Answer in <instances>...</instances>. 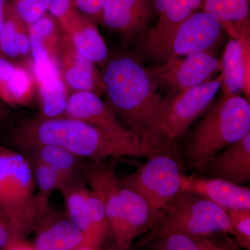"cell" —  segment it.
<instances>
[{
  "mask_svg": "<svg viewBox=\"0 0 250 250\" xmlns=\"http://www.w3.org/2000/svg\"><path fill=\"white\" fill-rule=\"evenodd\" d=\"M101 79L106 103L123 124L149 146L172 150L164 133L167 99L147 67L132 57H118L108 62Z\"/></svg>",
  "mask_w": 250,
  "mask_h": 250,
  "instance_id": "1",
  "label": "cell"
},
{
  "mask_svg": "<svg viewBox=\"0 0 250 250\" xmlns=\"http://www.w3.org/2000/svg\"><path fill=\"white\" fill-rule=\"evenodd\" d=\"M19 149L50 145L63 148L83 160L101 161L125 156L148 158L166 151L149 146L141 138H126L69 118L42 117L21 123L10 136Z\"/></svg>",
  "mask_w": 250,
  "mask_h": 250,
  "instance_id": "2",
  "label": "cell"
},
{
  "mask_svg": "<svg viewBox=\"0 0 250 250\" xmlns=\"http://www.w3.org/2000/svg\"><path fill=\"white\" fill-rule=\"evenodd\" d=\"M250 133V100L241 95H223L188 134L186 164L201 172L212 157Z\"/></svg>",
  "mask_w": 250,
  "mask_h": 250,
  "instance_id": "3",
  "label": "cell"
},
{
  "mask_svg": "<svg viewBox=\"0 0 250 250\" xmlns=\"http://www.w3.org/2000/svg\"><path fill=\"white\" fill-rule=\"evenodd\" d=\"M36 192L30 161L22 152L0 146V213L18 237L26 238L37 226Z\"/></svg>",
  "mask_w": 250,
  "mask_h": 250,
  "instance_id": "4",
  "label": "cell"
},
{
  "mask_svg": "<svg viewBox=\"0 0 250 250\" xmlns=\"http://www.w3.org/2000/svg\"><path fill=\"white\" fill-rule=\"evenodd\" d=\"M229 233L226 210L195 192L182 190L155 226L143 235L138 247L143 248L154 238L166 235Z\"/></svg>",
  "mask_w": 250,
  "mask_h": 250,
  "instance_id": "5",
  "label": "cell"
},
{
  "mask_svg": "<svg viewBox=\"0 0 250 250\" xmlns=\"http://www.w3.org/2000/svg\"><path fill=\"white\" fill-rule=\"evenodd\" d=\"M147 159L138 170L120 179L147 203L152 229L182 191L181 177L183 173L172 150Z\"/></svg>",
  "mask_w": 250,
  "mask_h": 250,
  "instance_id": "6",
  "label": "cell"
},
{
  "mask_svg": "<svg viewBox=\"0 0 250 250\" xmlns=\"http://www.w3.org/2000/svg\"><path fill=\"white\" fill-rule=\"evenodd\" d=\"M223 29L213 16L197 11L170 34L141 50L151 58L162 62L171 57L210 51L222 35Z\"/></svg>",
  "mask_w": 250,
  "mask_h": 250,
  "instance_id": "7",
  "label": "cell"
},
{
  "mask_svg": "<svg viewBox=\"0 0 250 250\" xmlns=\"http://www.w3.org/2000/svg\"><path fill=\"white\" fill-rule=\"evenodd\" d=\"M117 159L83 160L82 174L88 188L103 202L108 224L106 244L108 250H126L124 240V203L120 177L116 174Z\"/></svg>",
  "mask_w": 250,
  "mask_h": 250,
  "instance_id": "8",
  "label": "cell"
},
{
  "mask_svg": "<svg viewBox=\"0 0 250 250\" xmlns=\"http://www.w3.org/2000/svg\"><path fill=\"white\" fill-rule=\"evenodd\" d=\"M223 62L211 51H204L184 57H171L147 67L159 90L167 92L166 99L213 80L221 72Z\"/></svg>",
  "mask_w": 250,
  "mask_h": 250,
  "instance_id": "9",
  "label": "cell"
},
{
  "mask_svg": "<svg viewBox=\"0 0 250 250\" xmlns=\"http://www.w3.org/2000/svg\"><path fill=\"white\" fill-rule=\"evenodd\" d=\"M221 85L220 74L209 82L167 99L164 133L170 144L174 140L184 137L192 125L207 113L221 89Z\"/></svg>",
  "mask_w": 250,
  "mask_h": 250,
  "instance_id": "10",
  "label": "cell"
},
{
  "mask_svg": "<svg viewBox=\"0 0 250 250\" xmlns=\"http://www.w3.org/2000/svg\"><path fill=\"white\" fill-rule=\"evenodd\" d=\"M63 116L80 120L123 137H139L128 129L107 103L94 92L78 91L72 95L67 99Z\"/></svg>",
  "mask_w": 250,
  "mask_h": 250,
  "instance_id": "11",
  "label": "cell"
},
{
  "mask_svg": "<svg viewBox=\"0 0 250 250\" xmlns=\"http://www.w3.org/2000/svg\"><path fill=\"white\" fill-rule=\"evenodd\" d=\"M154 11L150 0H106L98 17L110 29L129 38L142 37Z\"/></svg>",
  "mask_w": 250,
  "mask_h": 250,
  "instance_id": "12",
  "label": "cell"
},
{
  "mask_svg": "<svg viewBox=\"0 0 250 250\" xmlns=\"http://www.w3.org/2000/svg\"><path fill=\"white\" fill-rule=\"evenodd\" d=\"M201 172L208 178L248 186L250 182V133L212 157Z\"/></svg>",
  "mask_w": 250,
  "mask_h": 250,
  "instance_id": "13",
  "label": "cell"
},
{
  "mask_svg": "<svg viewBox=\"0 0 250 250\" xmlns=\"http://www.w3.org/2000/svg\"><path fill=\"white\" fill-rule=\"evenodd\" d=\"M182 190L195 192L225 210L250 209V189L223 179L187 176L181 177Z\"/></svg>",
  "mask_w": 250,
  "mask_h": 250,
  "instance_id": "14",
  "label": "cell"
},
{
  "mask_svg": "<svg viewBox=\"0 0 250 250\" xmlns=\"http://www.w3.org/2000/svg\"><path fill=\"white\" fill-rule=\"evenodd\" d=\"M59 20L65 38L78 53L93 63L106 60L107 46L95 23L70 9Z\"/></svg>",
  "mask_w": 250,
  "mask_h": 250,
  "instance_id": "15",
  "label": "cell"
},
{
  "mask_svg": "<svg viewBox=\"0 0 250 250\" xmlns=\"http://www.w3.org/2000/svg\"><path fill=\"white\" fill-rule=\"evenodd\" d=\"M36 250H75L85 243V237L68 218H60L49 211L34 230Z\"/></svg>",
  "mask_w": 250,
  "mask_h": 250,
  "instance_id": "16",
  "label": "cell"
},
{
  "mask_svg": "<svg viewBox=\"0 0 250 250\" xmlns=\"http://www.w3.org/2000/svg\"><path fill=\"white\" fill-rule=\"evenodd\" d=\"M141 249L148 250H243L228 233L205 235H166L154 238Z\"/></svg>",
  "mask_w": 250,
  "mask_h": 250,
  "instance_id": "17",
  "label": "cell"
},
{
  "mask_svg": "<svg viewBox=\"0 0 250 250\" xmlns=\"http://www.w3.org/2000/svg\"><path fill=\"white\" fill-rule=\"evenodd\" d=\"M61 46L62 65L67 84L78 91H104L101 77H99L93 63L77 52L66 38Z\"/></svg>",
  "mask_w": 250,
  "mask_h": 250,
  "instance_id": "18",
  "label": "cell"
},
{
  "mask_svg": "<svg viewBox=\"0 0 250 250\" xmlns=\"http://www.w3.org/2000/svg\"><path fill=\"white\" fill-rule=\"evenodd\" d=\"M200 9L215 18L229 37L250 33V0H202Z\"/></svg>",
  "mask_w": 250,
  "mask_h": 250,
  "instance_id": "19",
  "label": "cell"
},
{
  "mask_svg": "<svg viewBox=\"0 0 250 250\" xmlns=\"http://www.w3.org/2000/svg\"><path fill=\"white\" fill-rule=\"evenodd\" d=\"M20 149L24 151V155L29 160L40 162L57 172L63 181V184L83 177V159L63 148L50 145H39Z\"/></svg>",
  "mask_w": 250,
  "mask_h": 250,
  "instance_id": "20",
  "label": "cell"
},
{
  "mask_svg": "<svg viewBox=\"0 0 250 250\" xmlns=\"http://www.w3.org/2000/svg\"><path fill=\"white\" fill-rule=\"evenodd\" d=\"M119 181L124 203L125 249L131 250L135 240L152 229L150 213L144 199L137 192L123 184L120 178Z\"/></svg>",
  "mask_w": 250,
  "mask_h": 250,
  "instance_id": "21",
  "label": "cell"
},
{
  "mask_svg": "<svg viewBox=\"0 0 250 250\" xmlns=\"http://www.w3.org/2000/svg\"><path fill=\"white\" fill-rule=\"evenodd\" d=\"M202 0H175L164 14L158 16L155 25L141 38V47L161 40L174 31L186 20L200 9Z\"/></svg>",
  "mask_w": 250,
  "mask_h": 250,
  "instance_id": "22",
  "label": "cell"
},
{
  "mask_svg": "<svg viewBox=\"0 0 250 250\" xmlns=\"http://www.w3.org/2000/svg\"><path fill=\"white\" fill-rule=\"evenodd\" d=\"M65 201L66 217L80 229L86 239L88 231V197L90 188L84 178L64 184L61 188Z\"/></svg>",
  "mask_w": 250,
  "mask_h": 250,
  "instance_id": "23",
  "label": "cell"
},
{
  "mask_svg": "<svg viewBox=\"0 0 250 250\" xmlns=\"http://www.w3.org/2000/svg\"><path fill=\"white\" fill-rule=\"evenodd\" d=\"M222 62L220 75L223 95H241L243 88V50L240 40L229 38Z\"/></svg>",
  "mask_w": 250,
  "mask_h": 250,
  "instance_id": "24",
  "label": "cell"
},
{
  "mask_svg": "<svg viewBox=\"0 0 250 250\" xmlns=\"http://www.w3.org/2000/svg\"><path fill=\"white\" fill-rule=\"evenodd\" d=\"M30 162L35 178L39 224L41 219L50 211L48 204L49 197L56 190H60L63 185V181L57 172L48 166L38 161H30Z\"/></svg>",
  "mask_w": 250,
  "mask_h": 250,
  "instance_id": "25",
  "label": "cell"
},
{
  "mask_svg": "<svg viewBox=\"0 0 250 250\" xmlns=\"http://www.w3.org/2000/svg\"><path fill=\"white\" fill-rule=\"evenodd\" d=\"M39 84L44 117L55 118L63 116L68 98L66 86L62 77H55Z\"/></svg>",
  "mask_w": 250,
  "mask_h": 250,
  "instance_id": "26",
  "label": "cell"
},
{
  "mask_svg": "<svg viewBox=\"0 0 250 250\" xmlns=\"http://www.w3.org/2000/svg\"><path fill=\"white\" fill-rule=\"evenodd\" d=\"M25 31L24 21L18 16L14 5L6 4L4 24L0 36L1 55L11 59L19 57V36Z\"/></svg>",
  "mask_w": 250,
  "mask_h": 250,
  "instance_id": "27",
  "label": "cell"
},
{
  "mask_svg": "<svg viewBox=\"0 0 250 250\" xmlns=\"http://www.w3.org/2000/svg\"><path fill=\"white\" fill-rule=\"evenodd\" d=\"M229 222L230 234L243 250H250V209L225 210Z\"/></svg>",
  "mask_w": 250,
  "mask_h": 250,
  "instance_id": "28",
  "label": "cell"
},
{
  "mask_svg": "<svg viewBox=\"0 0 250 250\" xmlns=\"http://www.w3.org/2000/svg\"><path fill=\"white\" fill-rule=\"evenodd\" d=\"M29 34L38 36L44 47L54 60L57 62L58 36L57 28L53 18L49 16H43L40 20L29 25Z\"/></svg>",
  "mask_w": 250,
  "mask_h": 250,
  "instance_id": "29",
  "label": "cell"
},
{
  "mask_svg": "<svg viewBox=\"0 0 250 250\" xmlns=\"http://www.w3.org/2000/svg\"><path fill=\"white\" fill-rule=\"evenodd\" d=\"M31 83L29 73L22 67L16 66L12 76L6 82L14 106L29 103L32 90Z\"/></svg>",
  "mask_w": 250,
  "mask_h": 250,
  "instance_id": "30",
  "label": "cell"
},
{
  "mask_svg": "<svg viewBox=\"0 0 250 250\" xmlns=\"http://www.w3.org/2000/svg\"><path fill=\"white\" fill-rule=\"evenodd\" d=\"M49 0H14L15 9L24 22L34 24L48 10Z\"/></svg>",
  "mask_w": 250,
  "mask_h": 250,
  "instance_id": "31",
  "label": "cell"
},
{
  "mask_svg": "<svg viewBox=\"0 0 250 250\" xmlns=\"http://www.w3.org/2000/svg\"><path fill=\"white\" fill-rule=\"evenodd\" d=\"M240 40L243 50V88L245 98L250 100V33L244 34Z\"/></svg>",
  "mask_w": 250,
  "mask_h": 250,
  "instance_id": "32",
  "label": "cell"
},
{
  "mask_svg": "<svg viewBox=\"0 0 250 250\" xmlns=\"http://www.w3.org/2000/svg\"><path fill=\"white\" fill-rule=\"evenodd\" d=\"M105 1L106 0H75V4L83 14L98 17Z\"/></svg>",
  "mask_w": 250,
  "mask_h": 250,
  "instance_id": "33",
  "label": "cell"
},
{
  "mask_svg": "<svg viewBox=\"0 0 250 250\" xmlns=\"http://www.w3.org/2000/svg\"><path fill=\"white\" fill-rule=\"evenodd\" d=\"M16 236L14 229L7 219L0 213V250H4L5 247L12 238Z\"/></svg>",
  "mask_w": 250,
  "mask_h": 250,
  "instance_id": "34",
  "label": "cell"
},
{
  "mask_svg": "<svg viewBox=\"0 0 250 250\" xmlns=\"http://www.w3.org/2000/svg\"><path fill=\"white\" fill-rule=\"evenodd\" d=\"M70 0H49L48 10L54 17L62 18L70 9Z\"/></svg>",
  "mask_w": 250,
  "mask_h": 250,
  "instance_id": "35",
  "label": "cell"
},
{
  "mask_svg": "<svg viewBox=\"0 0 250 250\" xmlns=\"http://www.w3.org/2000/svg\"><path fill=\"white\" fill-rule=\"evenodd\" d=\"M4 250H36L34 245L29 243L25 238L16 237L9 242Z\"/></svg>",
  "mask_w": 250,
  "mask_h": 250,
  "instance_id": "36",
  "label": "cell"
},
{
  "mask_svg": "<svg viewBox=\"0 0 250 250\" xmlns=\"http://www.w3.org/2000/svg\"><path fill=\"white\" fill-rule=\"evenodd\" d=\"M15 68L16 66L14 65L2 56H0V80L6 83L12 76Z\"/></svg>",
  "mask_w": 250,
  "mask_h": 250,
  "instance_id": "37",
  "label": "cell"
},
{
  "mask_svg": "<svg viewBox=\"0 0 250 250\" xmlns=\"http://www.w3.org/2000/svg\"><path fill=\"white\" fill-rule=\"evenodd\" d=\"M175 0H150L154 14L158 16L164 14L173 4Z\"/></svg>",
  "mask_w": 250,
  "mask_h": 250,
  "instance_id": "38",
  "label": "cell"
},
{
  "mask_svg": "<svg viewBox=\"0 0 250 250\" xmlns=\"http://www.w3.org/2000/svg\"><path fill=\"white\" fill-rule=\"evenodd\" d=\"M0 99L10 106H14V101L8 89L7 85L1 80H0Z\"/></svg>",
  "mask_w": 250,
  "mask_h": 250,
  "instance_id": "39",
  "label": "cell"
},
{
  "mask_svg": "<svg viewBox=\"0 0 250 250\" xmlns=\"http://www.w3.org/2000/svg\"><path fill=\"white\" fill-rule=\"evenodd\" d=\"M75 250H108L104 248V246H98L90 243H83Z\"/></svg>",
  "mask_w": 250,
  "mask_h": 250,
  "instance_id": "40",
  "label": "cell"
},
{
  "mask_svg": "<svg viewBox=\"0 0 250 250\" xmlns=\"http://www.w3.org/2000/svg\"><path fill=\"white\" fill-rule=\"evenodd\" d=\"M5 21V9L0 11V36H1V31H2L3 27H4ZM0 56L1 55L0 53ZM3 57V56H2Z\"/></svg>",
  "mask_w": 250,
  "mask_h": 250,
  "instance_id": "41",
  "label": "cell"
},
{
  "mask_svg": "<svg viewBox=\"0 0 250 250\" xmlns=\"http://www.w3.org/2000/svg\"><path fill=\"white\" fill-rule=\"evenodd\" d=\"M5 6H6V1H5V0H0V11L4 10Z\"/></svg>",
  "mask_w": 250,
  "mask_h": 250,
  "instance_id": "42",
  "label": "cell"
},
{
  "mask_svg": "<svg viewBox=\"0 0 250 250\" xmlns=\"http://www.w3.org/2000/svg\"></svg>",
  "mask_w": 250,
  "mask_h": 250,
  "instance_id": "43",
  "label": "cell"
}]
</instances>
